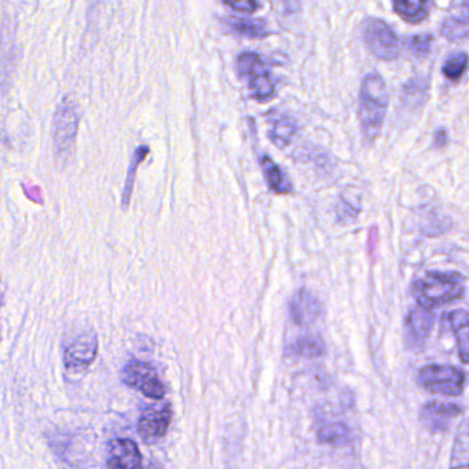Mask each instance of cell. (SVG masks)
Listing matches in <instances>:
<instances>
[{
	"label": "cell",
	"instance_id": "obj_1",
	"mask_svg": "<svg viewBox=\"0 0 469 469\" xmlns=\"http://www.w3.org/2000/svg\"><path fill=\"white\" fill-rule=\"evenodd\" d=\"M388 109V89L386 80L378 72H370L363 77L360 91V131L366 142H372L380 135L384 118Z\"/></svg>",
	"mask_w": 469,
	"mask_h": 469
},
{
	"label": "cell",
	"instance_id": "obj_2",
	"mask_svg": "<svg viewBox=\"0 0 469 469\" xmlns=\"http://www.w3.org/2000/svg\"><path fill=\"white\" fill-rule=\"evenodd\" d=\"M412 293L420 308L431 310L463 298V278L458 273H428L414 281Z\"/></svg>",
	"mask_w": 469,
	"mask_h": 469
},
{
	"label": "cell",
	"instance_id": "obj_3",
	"mask_svg": "<svg viewBox=\"0 0 469 469\" xmlns=\"http://www.w3.org/2000/svg\"><path fill=\"white\" fill-rule=\"evenodd\" d=\"M419 378L428 391L445 396L460 395L465 384V373L452 365L424 366Z\"/></svg>",
	"mask_w": 469,
	"mask_h": 469
},
{
	"label": "cell",
	"instance_id": "obj_4",
	"mask_svg": "<svg viewBox=\"0 0 469 469\" xmlns=\"http://www.w3.org/2000/svg\"><path fill=\"white\" fill-rule=\"evenodd\" d=\"M363 40L378 58L391 61L399 56L401 43L393 28L378 18H366L362 27Z\"/></svg>",
	"mask_w": 469,
	"mask_h": 469
},
{
	"label": "cell",
	"instance_id": "obj_5",
	"mask_svg": "<svg viewBox=\"0 0 469 469\" xmlns=\"http://www.w3.org/2000/svg\"><path fill=\"white\" fill-rule=\"evenodd\" d=\"M76 105L69 97H64L56 107L54 115L53 138L56 154L59 157H66L74 148V138L77 133Z\"/></svg>",
	"mask_w": 469,
	"mask_h": 469
},
{
	"label": "cell",
	"instance_id": "obj_6",
	"mask_svg": "<svg viewBox=\"0 0 469 469\" xmlns=\"http://www.w3.org/2000/svg\"><path fill=\"white\" fill-rule=\"evenodd\" d=\"M237 68L239 74L248 79L249 89L256 100H266L274 95V82L259 54L252 51L239 54L237 58Z\"/></svg>",
	"mask_w": 469,
	"mask_h": 469
},
{
	"label": "cell",
	"instance_id": "obj_7",
	"mask_svg": "<svg viewBox=\"0 0 469 469\" xmlns=\"http://www.w3.org/2000/svg\"><path fill=\"white\" fill-rule=\"evenodd\" d=\"M121 378L128 386L138 390L146 398L160 401L166 395V386L160 380L154 366L142 360H131L121 372Z\"/></svg>",
	"mask_w": 469,
	"mask_h": 469
},
{
	"label": "cell",
	"instance_id": "obj_8",
	"mask_svg": "<svg viewBox=\"0 0 469 469\" xmlns=\"http://www.w3.org/2000/svg\"><path fill=\"white\" fill-rule=\"evenodd\" d=\"M172 409L169 404H152L142 413L138 424V434L146 445L161 439L171 424Z\"/></svg>",
	"mask_w": 469,
	"mask_h": 469
},
{
	"label": "cell",
	"instance_id": "obj_9",
	"mask_svg": "<svg viewBox=\"0 0 469 469\" xmlns=\"http://www.w3.org/2000/svg\"><path fill=\"white\" fill-rule=\"evenodd\" d=\"M461 407L455 404L430 402L421 409L420 420L422 427L430 432H443L456 417L460 416Z\"/></svg>",
	"mask_w": 469,
	"mask_h": 469
},
{
	"label": "cell",
	"instance_id": "obj_10",
	"mask_svg": "<svg viewBox=\"0 0 469 469\" xmlns=\"http://www.w3.org/2000/svg\"><path fill=\"white\" fill-rule=\"evenodd\" d=\"M97 352V337L94 334H82L66 347L65 366L68 369H86L94 362Z\"/></svg>",
	"mask_w": 469,
	"mask_h": 469
},
{
	"label": "cell",
	"instance_id": "obj_11",
	"mask_svg": "<svg viewBox=\"0 0 469 469\" xmlns=\"http://www.w3.org/2000/svg\"><path fill=\"white\" fill-rule=\"evenodd\" d=\"M108 469H142V455L130 439H115L108 447Z\"/></svg>",
	"mask_w": 469,
	"mask_h": 469
},
{
	"label": "cell",
	"instance_id": "obj_12",
	"mask_svg": "<svg viewBox=\"0 0 469 469\" xmlns=\"http://www.w3.org/2000/svg\"><path fill=\"white\" fill-rule=\"evenodd\" d=\"M434 314L424 308H416L406 318V336L413 347H422L431 334L434 326Z\"/></svg>",
	"mask_w": 469,
	"mask_h": 469
},
{
	"label": "cell",
	"instance_id": "obj_13",
	"mask_svg": "<svg viewBox=\"0 0 469 469\" xmlns=\"http://www.w3.org/2000/svg\"><path fill=\"white\" fill-rule=\"evenodd\" d=\"M321 303L318 299L306 290H300L290 303V314L298 325H310L321 316Z\"/></svg>",
	"mask_w": 469,
	"mask_h": 469
},
{
	"label": "cell",
	"instance_id": "obj_14",
	"mask_svg": "<svg viewBox=\"0 0 469 469\" xmlns=\"http://www.w3.org/2000/svg\"><path fill=\"white\" fill-rule=\"evenodd\" d=\"M455 334L458 355L464 363H469V314L465 310H453L443 317Z\"/></svg>",
	"mask_w": 469,
	"mask_h": 469
},
{
	"label": "cell",
	"instance_id": "obj_15",
	"mask_svg": "<svg viewBox=\"0 0 469 469\" xmlns=\"http://www.w3.org/2000/svg\"><path fill=\"white\" fill-rule=\"evenodd\" d=\"M260 166H262L263 174L266 178L267 185L273 192L277 193V195H288V193L292 192V183L288 179L287 174L269 156H266V154L262 156Z\"/></svg>",
	"mask_w": 469,
	"mask_h": 469
},
{
	"label": "cell",
	"instance_id": "obj_16",
	"mask_svg": "<svg viewBox=\"0 0 469 469\" xmlns=\"http://www.w3.org/2000/svg\"><path fill=\"white\" fill-rule=\"evenodd\" d=\"M296 130L298 127H296L295 121L287 115H277L270 120L269 136L278 148H285L290 145Z\"/></svg>",
	"mask_w": 469,
	"mask_h": 469
},
{
	"label": "cell",
	"instance_id": "obj_17",
	"mask_svg": "<svg viewBox=\"0 0 469 469\" xmlns=\"http://www.w3.org/2000/svg\"><path fill=\"white\" fill-rule=\"evenodd\" d=\"M324 352V342L317 336L299 337L288 347V354L296 357L317 358L321 357Z\"/></svg>",
	"mask_w": 469,
	"mask_h": 469
},
{
	"label": "cell",
	"instance_id": "obj_18",
	"mask_svg": "<svg viewBox=\"0 0 469 469\" xmlns=\"http://www.w3.org/2000/svg\"><path fill=\"white\" fill-rule=\"evenodd\" d=\"M431 4L430 2H407V0H396L394 2V9L404 18V22L417 24L427 18Z\"/></svg>",
	"mask_w": 469,
	"mask_h": 469
},
{
	"label": "cell",
	"instance_id": "obj_19",
	"mask_svg": "<svg viewBox=\"0 0 469 469\" xmlns=\"http://www.w3.org/2000/svg\"><path fill=\"white\" fill-rule=\"evenodd\" d=\"M228 22L229 25L239 35L248 36V38H265V36L270 35L267 22L263 20L231 17Z\"/></svg>",
	"mask_w": 469,
	"mask_h": 469
},
{
	"label": "cell",
	"instance_id": "obj_20",
	"mask_svg": "<svg viewBox=\"0 0 469 469\" xmlns=\"http://www.w3.org/2000/svg\"><path fill=\"white\" fill-rule=\"evenodd\" d=\"M440 32L448 40L458 42L469 38V17L463 15H450L443 20Z\"/></svg>",
	"mask_w": 469,
	"mask_h": 469
},
{
	"label": "cell",
	"instance_id": "obj_21",
	"mask_svg": "<svg viewBox=\"0 0 469 469\" xmlns=\"http://www.w3.org/2000/svg\"><path fill=\"white\" fill-rule=\"evenodd\" d=\"M352 438V431L344 422H328L318 430L319 442L328 445H342Z\"/></svg>",
	"mask_w": 469,
	"mask_h": 469
},
{
	"label": "cell",
	"instance_id": "obj_22",
	"mask_svg": "<svg viewBox=\"0 0 469 469\" xmlns=\"http://www.w3.org/2000/svg\"><path fill=\"white\" fill-rule=\"evenodd\" d=\"M149 148L146 145L138 146L134 152L133 159H131L130 169L127 172V179H126L125 190L121 195V203L123 207L127 208L128 203H130L131 195H133L134 180H135V172L138 169L139 162L143 161L148 156Z\"/></svg>",
	"mask_w": 469,
	"mask_h": 469
},
{
	"label": "cell",
	"instance_id": "obj_23",
	"mask_svg": "<svg viewBox=\"0 0 469 469\" xmlns=\"http://www.w3.org/2000/svg\"><path fill=\"white\" fill-rule=\"evenodd\" d=\"M452 469H469V428L456 438L452 455Z\"/></svg>",
	"mask_w": 469,
	"mask_h": 469
},
{
	"label": "cell",
	"instance_id": "obj_24",
	"mask_svg": "<svg viewBox=\"0 0 469 469\" xmlns=\"http://www.w3.org/2000/svg\"><path fill=\"white\" fill-rule=\"evenodd\" d=\"M468 63V54L464 53V51L450 54V56L446 58L445 63H443L442 74H445L447 79H458V77L465 72Z\"/></svg>",
	"mask_w": 469,
	"mask_h": 469
},
{
	"label": "cell",
	"instance_id": "obj_25",
	"mask_svg": "<svg viewBox=\"0 0 469 469\" xmlns=\"http://www.w3.org/2000/svg\"><path fill=\"white\" fill-rule=\"evenodd\" d=\"M432 36L431 35H417L409 39V48L413 53L419 56H425V54L431 48Z\"/></svg>",
	"mask_w": 469,
	"mask_h": 469
},
{
	"label": "cell",
	"instance_id": "obj_26",
	"mask_svg": "<svg viewBox=\"0 0 469 469\" xmlns=\"http://www.w3.org/2000/svg\"><path fill=\"white\" fill-rule=\"evenodd\" d=\"M224 6L230 7L236 12L254 13L257 7L260 6L257 2H251V0H244V2H223Z\"/></svg>",
	"mask_w": 469,
	"mask_h": 469
},
{
	"label": "cell",
	"instance_id": "obj_27",
	"mask_svg": "<svg viewBox=\"0 0 469 469\" xmlns=\"http://www.w3.org/2000/svg\"><path fill=\"white\" fill-rule=\"evenodd\" d=\"M446 141H447V134H446L445 130H439L435 133V143L438 146L445 145Z\"/></svg>",
	"mask_w": 469,
	"mask_h": 469
},
{
	"label": "cell",
	"instance_id": "obj_28",
	"mask_svg": "<svg viewBox=\"0 0 469 469\" xmlns=\"http://www.w3.org/2000/svg\"><path fill=\"white\" fill-rule=\"evenodd\" d=\"M463 7H465V9L469 10V2H464Z\"/></svg>",
	"mask_w": 469,
	"mask_h": 469
}]
</instances>
